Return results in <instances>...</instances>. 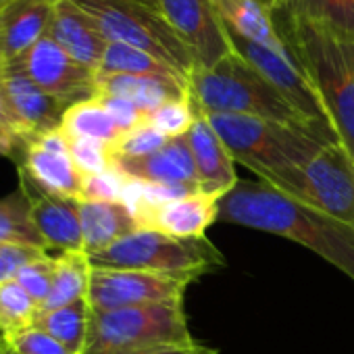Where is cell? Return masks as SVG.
Wrapping results in <instances>:
<instances>
[{
    "label": "cell",
    "mask_w": 354,
    "mask_h": 354,
    "mask_svg": "<svg viewBox=\"0 0 354 354\" xmlns=\"http://www.w3.org/2000/svg\"><path fill=\"white\" fill-rule=\"evenodd\" d=\"M219 221L296 242L354 281V227L302 205L261 180H240L221 198Z\"/></svg>",
    "instance_id": "cell-1"
},
{
    "label": "cell",
    "mask_w": 354,
    "mask_h": 354,
    "mask_svg": "<svg viewBox=\"0 0 354 354\" xmlns=\"http://www.w3.org/2000/svg\"><path fill=\"white\" fill-rule=\"evenodd\" d=\"M232 158L261 182L292 194L302 169L335 138L313 127L242 115H205Z\"/></svg>",
    "instance_id": "cell-2"
},
{
    "label": "cell",
    "mask_w": 354,
    "mask_h": 354,
    "mask_svg": "<svg viewBox=\"0 0 354 354\" xmlns=\"http://www.w3.org/2000/svg\"><path fill=\"white\" fill-rule=\"evenodd\" d=\"M271 17L315 86L339 144L354 156V34L302 19Z\"/></svg>",
    "instance_id": "cell-3"
},
{
    "label": "cell",
    "mask_w": 354,
    "mask_h": 354,
    "mask_svg": "<svg viewBox=\"0 0 354 354\" xmlns=\"http://www.w3.org/2000/svg\"><path fill=\"white\" fill-rule=\"evenodd\" d=\"M188 96L198 115H242L313 127L238 53L211 69H192L188 73Z\"/></svg>",
    "instance_id": "cell-4"
},
{
    "label": "cell",
    "mask_w": 354,
    "mask_h": 354,
    "mask_svg": "<svg viewBox=\"0 0 354 354\" xmlns=\"http://www.w3.org/2000/svg\"><path fill=\"white\" fill-rule=\"evenodd\" d=\"M196 342L190 333L184 302L142 304L115 310H92L82 354H123L158 346Z\"/></svg>",
    "instance_id": "cell-5"
},
{
    "label": "cell",
    "mask_w": 354,
    "mask_h": 354,
    "mask_svg": "<svg viewBox=\"0 0 354 354\" xmlns=\"http://www.w3.org/2000/svg\"><path fill=\"white\" fill-rule=\"evenodd\" d=\"M88 259L92 267L100 269H133L196 279L225 265L221 250L207 236L182 240L148 227L133 230Z\"/></svg>",
    "instance_id": "cell-6"
},
{
    "label": "cell",
    "mask_w": 354,
    "mask_h": 354,
    "mask_svg": "<svg viewBox=\"0 0 354 354\" xmlns=\"http://www.w3.org/2000/svg\"><path fill=\"white\" fill-rule=\"evenodd\" d=\"M86 11L109 42L150 53L180 69L186 77L196 67L190 50L160 11L142 0H73Z\"/></svg>",
    "instance_id": "cell-7"
},
{
    "label": "cell",
    "mask_w": 354,
    "mask_h": 354,
    "mask_svg": "<svg viewBox=\"0 0 354 354\" xmlns=\"http://www.w3.org/2000/svg\"><path fill=\"white\" fill-rule=\"evenodd\" d=\"M292 198L354 227V156L327 144L300 173Z\"/></svg>",
    "instance_id": "cell-8"
},
{
    "label": "cell",
    "mask_w": 354,
    "mask_h": 354,
    "mask_svg": "<svg viewBox=\"0 0 354 354\" xmlns=\"http://www.w3.org/2000/svg\"><path fill=\"white\" fill-rule=\"evenodd\" d=\"M194 281L196 277L190 275L92 267L88 304L92 310H115L142 304L184 302L186 290Z\"/></svg>",
    "instance_id": "cell-9"
},
{
    "label": "cell",
    "mask_w": 354,
    "mask_h": 354,
    "mask_svg": "<svg viewBox=\"0 0 354 354\" xmlns=\"http://www.w3.org/2000/svg\"><path fill=\"white\" fill-rule=\"evenodd\" d=\"M158 11L190 50L194 69H211L236 55L213 0H158Z\"/></svg>",
    "instance_id": "cell-10"
},
{
    "label": "cell",
    "mask_w": 354,
    "mask_h": 354,
    "mask_svg": "<svg viewBox=\"0 0 354 354\" xmlns=\"http://www.w3.org/2000/svg\"><path fill=\"white\" fill-rule=\"evenodd\" d=\"M232 44L236 48V53L248 61L302 117L306 123H310L313 127H317L319 131L337 138L329 117L321 104V98L315 90V86L310 84V80L306 77V73L302 71V67L298 65L296 59H288L281 57L257 42H250L242 36L232 34ZM339 142V140H337Z\"/></svg>",
    "instance_id": "cell-11"
},
{
    "label": "cell",
    "mask_w": 354,
    "mask_h": 354,
    "mask_svg": "<svg viewBox=\"0 0 354 354\" xmlns=\"http://www.w3.org/2000/svg\"><path fill=\"white\" fill-rule=\"evenodd\" d=\"M21 158L19 175L40 192L73 201L84 198V175L75 167L61 129L28 138Z\"/></svg>",
    "instance_id": "cell-12"
},
{
    "label": "cell",
    "mask_w": 354,
    "mask_h": 354,
    "mask_svg": "<svg viewBox=\"0 0 354 354\" xmlns=\"http://www.w3.org/2000/svg\"><path fill=\"white\" fill-rule=\"evenodd\" d=\"M7 67L24 71L44 92L69 106L96 96V71L77 63L48 36Z\"/></svg>",
    "instance_id": "cell-13"
},
{
    "label": "cell",
    "mask_w": 354,
    "mask_h": 354,
    "mask_svg": "<svg viewBox=\"0 0 354 354\" xmlns=\"http://www.w3.org/2000/svg\"><path fill=\"white\" fill-rule=\"evenodd\" d=\"M113 169L125 180L194 192L198 188L192 152L186 136L169 140L148 156H113Z\"/></svg>",
    "instance_id": "cell-14"
},
{
    "label": "cell",
    "mask_w": 354,
    "mask_h": 354,
    "mask_svg": "<svg viewBox=\"0 0 354 354\" xmlns=\"http://www.w3.org/2000/svg\"><path fill=\"white\" fill-rule=\"evenodd\" d=\"M0 88H3L9 113L26 140L38 133L61 129L69 104L44 92L24 71L7 67L5 75L0 77Z\"/></svg>",
    "instance_id": "cell-15"
},
{
    "label": "cell",
    "mask_w": 354,
    "mask_h": 354,
    "mask_svg": "<svg viewBox=\"0 0 354 354\" xmlns=\"http://www.w3.org/2000/svg\"><path fill=\"white\" fill-rule=\"evenodd\" d=\"M21 177V175H19ZM21 188L32 201V215L46 242V252H84V234L80 219V201L61 198L34 188L21 177Z\"/></svg>",
    "instance_id": "cell-16"
},
{
    "label": "cell",
    "mask_w": 354,
    "mask_h": 354,
    "mask_svg": "<svg viewBox=\"0 0 354 354\" xmlns=\"http://www.w3.org/2000/svg\"><path fill=\"white\" fill-rule=\"evenodd\" d=\"M186 140L192 152L201 192L215 196L230 194L240 182L236 173V160L205 115H198L196 123L186 133Z\"/></svg>",
    "instance_id": "cell-17"
},
{
    "label": "cell",
    "mask_w": 354,
    "mask_h": 354,
    "mask_svg": "<svg viewBox=\"0 0 354 354\" xmlns=\"http://www.w3.org/2000/svg\"><path fill=\"white\" fill-rule=\"evenodd\" d=\"M48 38H53L77 63L98 73L109 40L96 21L86 11H82L73 0H57L55 3Z\"/></svg>",
    "instance_id": "cell-18"
},
{
    "label": "cell",
    "mask_w": 354,
    "mask_h": 354,
    "mask_svg": "<svg viewBox=\"0 0 354 354\" xmlns=\"http://www.w3.org/2000/svg\"><path fill=\"white\" fill-rule=\"evenodd\" d=\"M57 0H15L0 13V30L7 65L19 61L32 46L48 36Z\"/></svg>",
    "instance_id": "cell-19"
},
{
    "label": "cell",
    "mask_w": 354,
    "mask_h": 354,
    "mask_svg": "<svg viewBox=\"0 0 354 354\" xmlns=\"http://www.w3.org/2000/svg\"><path fill=\"white\" fill-rule=\"evenodd\" d=\"M98 94L125 98L148 115L169 100L188 98V82L150 75L96 73V96Z\"/></svg>",
    "instance_id": "cell-20"
},
{
    "label": "cell",
    "mask_w": 354,
    "mask_h": 354,
    "mask_svg": "<svg viewBox=\"0 0 354 354\" xmlns=\"http://www.w3.org/2000/svg\"><path fill=\"white\" fill-rule=\"evenodd\" d=\"M213 5L232 34L257 42L281 57L294 59L271 13L261 0H213Z\"/></svg>",
    "instance_id": "cell-21"
},
{
    "label": "cell",
    "mask_w": 354,
    "mask_h": 354,
    "mask_svg": "<svg viewBox=\"0 0 354 354\" xmlns=\"http://www.w3.org/2000/svg\"><path fill=\"white\" fill-rule=\"evenodd\" d=\"M80 219L84 252L88 257L102 252L123 236L138 230L131 209L121 201H80Z\"/></svg>",
    "instance_id": "cell-22"
},
{
    "label": "cell",
    "mask_w": 354,
    "mask_h": 354,
    "mask_svg": "<svg viewBox=\"0 0 354 354\" xmlns=\"http://www.w3.org/2000/svg\"><path fill=\"white\" fill-rule=\"evenodd\" d=\"M267 11L354 34V0H267Z\"/></svg>",
    "instance_id": "cell-23"
},
{
    "label": "cell",
    "mask_w": 354,
    "mask_h": 354,
    "mask_svg": "<svg viewBox=\"0 0 354 354\" xmlns=\"http://www.w3.org/2000/svg\"><path fill=\"white\" fill-rule=\"evenodd\" d=\"M88 323H90V304L88 298H84L67 306L40 310L34 327L48 333L71 354H82L88 337Z\"/></svg>",
    "instance_id": "cell-24"
},
{
    "label": "cell",
    "mask_w": 354,
    "mask_h": 354,
    "mask_svg": "<svg viewBox=\"0 0 354 354\" xmlns=\"http://www.w3.org/2000/svg\"><path fill=\"white\" fill-rule=\"evenodd\" d=\"M92 265L86 252H63L55 257L53 290L46 304L40 310L67 306L71 302L88 298Z\"/></svg>",
    "instance_id": "cell-25"
},
{
    "label": "cell",
    "mask_w": 354,
    "mask_h": 354,
    "mask_svg": "<svg viewBox=\"0 0 354 354\" xmlns=\"http://www.w3.org/2000/svg\"><path fill=\"white\" fill-rule=\"evenodd\" d=\"M0 244L32 246L46 252V242L32 215V201L19 186L17 192L0 201Z\"/></svg>",
    "instance_id": "cell-26"
},
{
    "label": "cell",
    "mask_w": 354,
    "mask_h": 354,
    "mask_svg": "<svg viewBox=\"0 0 354 354\" xmlns=\"http://www.w3.org/2000/svg\"><path fill=\"white\" fill-rule=\"evenodd\" d=\"M61 131L65 138H88L111 146L121 138V129L96 96L71 104L63 117Z\"/></svg>",
    "instance_id": "cell-27"
},
{
    "label": "cell",
    "mask_w": 354,
    "mask_h": 354,
    "mask_svg": "<svg viewBox=\"0 0 354 354\" xmlns=\"http://www.w3.org/2000/svg\"><path fill=\"white\" fill-rule=\"evenodd\" d=\"M98 73H123V75H150V77H173L188 82V77L175 69L173 65L165 63L162 59L144 53L140 48L109 42Z\"/></svg>",
    "instance_id": "cell-28"
},
{
    "label": "cell",
    "mask_w": 354,
    "mask_h": 354,
    "mask_svg": "<svg viewBox=\"0 0 354 354\" xmlns=\"http://www.w3.org/2000/svg\"><path fill=\"white\" fill-rule=\"evenodd\" d=\"M40 313L38 302L17 283V279L0 286V337L13 339L34 327Z\"/></svg>",
    "instance_id": "cell-29"
},
{
    "label": "cell",
    "mask_w": 354,
    "mask_h": 354,
    "mask_svg": "<svg viewBox=\"0 0 354 354\" xmlns=\"http://www.w3.org/2000/svg\"><path fill=\"white\" fill-rule=\"evenodd\" d=\"M196 119H198V113L190 96L180 98V100H169L146 115V123L152 125L156 131H160L169 140L186 136L196 123Z\"/></svg>",
    "instance_id": "cell-30"
},
{
    "label": "cell",
    "mask_w": 354,
    "mask_h": 354,
    "mask_svg": "<svg viewBox=\"0 0 354 354\" xmlns=\"http://www.w3.org/2000/svg\"><path fill=\"white\" fill-rule=\"evenodd\" d=\"M67 144H69L73 162L84 177L106 173L113 169L111 144H104L98 140H88V138H67Z\"/></svg>",
    "instance_id": "cell-31"
},
{
    "label": "cell",
    "mask_w": 354,
    "mask_h": 354,
    "mask_svg": "<svg viewBox=\"0 0 354 354\" xmlns=\"http://www.w3.org/2000/svg\"><path fill=\"white\" fill-rule=\"evenodd\" d=\"M53 275H55V257L48 252L30 261L19 273H17V283L38 302L42 308L50 296L53 290Z\"/></svg>",
    "instance_id": "cell-32"
},
{
    "label": "cell",
    "mask_w": 354,
    "mask_h": 354,
    "mask_svg": "<svg viewBox=\"0 0 354 354\" xmlns=\"http://www.w3.org/2000/svg\"><path fill=\"white\" fill-rule=\"evenodd\" d=\"M169 138H165L160 131H156L152 125L142 123L125 133L111 146L113 156H148L156 150H160Z\"/></svg>",
    "instance_id": "cell-33"
},
{
    "label": "cell",
    "mask_w": 354,
    "mask_h": 354,
    "mask_svg": "<svg viewBox=\"0 0 354 354\" xmlns=\"http://www.w3.org/2000/svg\"><path fill=\"white\" fill-rule=\"evenodd\" d=\"M127 180L115 169L98 175L84 177V198L82 201H121L125 196Z\"/></svg>",
    "instance_id": "cell-34"
},
{
    "label": "cell",
    "mask_w": 354,
    "mask_h": 354,
    "mask_svg": "<svg viewBox=\"0 0 354 354\" xmlns=\"http://www.w3.org/2000/svg\"><path fill=\"white\" fill-rule=\"evenodd\" d=\"M46 254L40 248L19 246V244H0V286L17 279V273L34 259Z\"/></svg>",
    "instance_id": "cell-35"
},
{
    "label": "cell",
    "mask_w": 354,
    "mask_h": 354,
    "mask_svg": "<svg viewBox=\"0 0 354 354\" xmlns=\"http://www.w3.org/2000/svg\"><path fill=\"white\" fill-rule=\"evenodd\" d=\"M9 346L17 354H71L65 346H61L57 339H53L38 327H32L19 333L17 337L9 339Z\"/></svg>",
    "instance_id": "cell-36"
},
{
    "label": "cell",
    "mask_w": 354,
    "mask_h": 354,
    "mask_svg": "<svg viewBox=\"0 0 354 354\" xmlns=\"http://www.w3.org/2000/svg\"><path fill=\"white\" fill-rule=\"evenodd\" d=\"M96 98L109 111V115L113 117V121L117 123L121 133L146 123V115L133 102H129L125 98H119V96H109V94H98Z\"/></svg>",
    "instance_id": "cell-37"
},
{
    "label": "cell",
    "mask_w": 354,
    "mask_h": 354,
    "mask_svg": "<svg viewBox=\"0 0 354 354\" xmlns=\"http://www.w3.org/2000/svg\"><path fill=\"white\" fill-rule=\"evenodd\" d=\"M24 144H26V138L17 129V125L9 113V106L5 102L3 88H0V154L15 156L17 152H21Z\"/></svg>",
    "instance_id": "cell-38"
},
{
    "label": "cell",
    "mask_w": 354,
    "mask_h": 354,
    "mask_svg": "<svg viewBox=\"0 0 354 354\" xmlns=\"http://www.w3.org/2000/svg\"><path fill=\"white\" fill-rule=\"evenodd\" d=\"M123 354H219L217 348L192 342V344H177V346H158V348H146L136 352H123Z\"/></svg>",
    "instance_id": "cell-39"
},
{
    "label": "cell",
    "mask_w": 354,
    "mask_h": 354,
    "mask_svg": "<svg viewBox=\"0 0 354 354\" xmlns=\"http://www.w3.org/2000/svg\"><path fill=\"white\" fill-rule=\"evenodd\" d=\"M7 71V57H5V44H3V30H0V77Z\"/></svg>",
    "instance_id": "cell-40"
},
{
    "label": "cell",
    "mask_w": 354,
    "mask_h": 354,
    "mask_svg": "<svg viewBox=\"0 0 354 354\" xmlns=\"http://www.w3.org/2000/svg\"><path fill=\"white\" fill-rule=\"evenodd\" d=\"M0 354H17V352L9 346V342H7V339L0 337Z\"/></svg>",
    "instance_id": "cell-41"
},
{
    "label": "cell",
    "mask_w": 354,
    "mask_h": 354,
    "mask_svg": "<svg viewBox=\"0 0 354 354\" xmlns=\"http://www.w3.org/2000/svg\"><path fill=\"white\" fill-rule=\"evenodd\" d=\"M11 3H15V0H0V13H3Z\"/></svg>",
    "instance_id": "cell-42"
},
{
    "label": "cell",
    "mask_w": 354,
    "mask_h": 354,
    "mask_svg": "<svg viewBox=\"0 0 354 354\" xmlns=\"http://www.w3.org/2000/svg\"><path fill=\"white\" fill-rule=\"evenodd\" d=\"M142 3H146V5H152V7H156V9H158V0H142Z\"/></svg>",
    "instance_id": "cell-43"
}]
</instances>
